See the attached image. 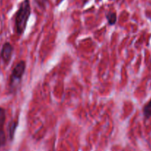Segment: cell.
Masks as SVG:
<instances>
[{
    "label": "cell",
    "mask_w": 151,
    "mask_h": 151,
    "mask_svg": "<svg viewBox=\"0 0 151 151\" xmlns=\"http://www.w3.org/2000/svg\"><path fill=\"white\" fill-rule=\"evenodd\" d=\"M30 14H31V8H30V0H24L21 2L19 8L16 14L15 27L18 35H22L24 33Z\"/></svg>",
    "instance_id": "1"
},
{
    "label": "cell",
    "mask_w": 151,
    "mask_h": 151,
    "mask_svg": "<svg viewBox=\"0 0 151 151\" xmlns=\"http://www.w3.org/2000/svg\"><path fill=\"white\" fill-rule=\"evenodd\" d=\"M25 62L23 60L19 61L14 67L12 73H11V78H10V88H11V89H16V88L19 85L23 76H24V72H25Z\"/></svg>",
    "instance_id": "2"
},
{
    "label": "cell",
    "mask_w": 151,
    "mask_h": 151,
    "mask_svg": "<svg viewBox=\"0 0 151 151\" xmlns=\"http://www.w3.org/2000/svg\"><path fill=\"white\" fill-rule=\"evenodd\" d=\"M5 120H6V111L3 107H0V147L6 144V135L4 130Z\"/></svg>",
    "instance_id": "3"
},
{
    "label": "cell",
    "mask_w": 151,
    "mask_h": 151,
    "mask_svg": "<svg viewBox=\"0 0 151 151\" xmlns=\"http://www.w3.org/2000/svg\"><path fill=\"white\" fill-rule=\"evenodd\" d=\"M13 52H14V47L11 45L10 42H5L2 45V50H1V53L0 56L2 58V61L5 64H8L11 61V57H12Z\"/></svg>",
    "instance_id": "4"
},
{
    "label": "cell",
    "mask_w": 151,
    "mask_h": 151,
    "mask_svg": "<svg viewBox=\"0 0 151 151\" xmlns=\"http://www.w3.org/2000/svg\"><path fill=\"white\" fill-rule=\"evenodd\" d=\"M17 127H18V122L17 121L11 122L8 126V134H9V139L11 141L14 139Z\"/></svg>",
    "instance_id": "5"
},
{
    "label": "cell",
    "mask_w": 151,
    "mask_h": 151,
    "mask_svg": "<svg viewBox=\"0 0 151 151\" xmlns=\"http://www.w3.org/2000/svg\"><path fill=\"white\" fill-rule=\"evenodd\" d=\"M106 19H107V22H108V24L110 25H114L116 23V14L115 12H111V11H110V12L106 14Z\"/></svg>",
    "instance_id": "6"
},
{
    "label": "cell",
    "mask_w": 151,
    "mask_h": 151,
    "mask_svg": "<svg viewBox=\"0 0 151 151\" xmlns=\"http://www.w3.org/2000/svg\"><path fill=\"white\" fill-rule=\"evenodd\" d=\"M143 113L146 119H149L151 117V100L144 107Z\"/></svg>",
    "instance_id": "7"
},
{
    "label": "cell",
    "mask_w": 151,
    "mask_h": 151,
    "mask_svg": "<svg viewBox=\"0 0 151 151\" xmlns=\"http://www.w3.org/2000/svg\"><path fill=\"white\" fill-rule=\"evenodd\" d=\"M35 2L40 8L45 9L46 8V5H47L48 0H35Z\"/></svg>",
    "instance_id": "8"
}]
</instances>
